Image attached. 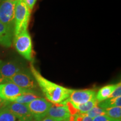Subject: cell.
<instances>
[{
	"label": "cell",
	"instance_id": "cell-1",
	"mask_svg": "<svg viewBox=\"0 0 121 121\" xmlns=\"http://www.w3.org/2000/svg\"><path fill=\"white\" fill-rule=\"evenodd\" d=\"M30 70L48 102L52 104H60L69 99L72 89L62 86L44 78L33 63H30Z\"/></svg>",
	"mask_w": 121,
	"mask_h": 121
},
{
	"label": "cell",
	"instance_id": "cell-2",
	"mask_svg": "<svg viewBox=\"0 0 121 121\" xmlns=\"http://www.w3.org/2000/svg\"><path fill=\"white\" fill-rule=\"evenodd\" d=\"M31 10L24 0L17 1L15 11L14 35L28 30Z\"/></svg>",
	"mask_w": 121,
	"mask_h": 121
},
{
	"label": "cell",
	"instance_id": "cell-3",
	"mask_svg": "<svg viewBox=\"0 0 121 121\" xmlns=\"http://www.w3.org/2000/svg\"><path fill=\"white\" fill-rule=\"evenodd\" d=\"M13 41L15 49L22 56L28 60H33L32 41L28 30L14 35Z\"/></svg>",
	"mask_w": 121,
	"mask_h": 121
},
{
	"label": "cell",
	"instance_id": "cell-4",
	"mask_svg": "<svg viewBox=\"0 0 121 121\" xmlns=\"http://www.w3.org/2000/svg\"><path fill=\"white\" fill-rule=\"evenodd\" d=\"M6 82H11L21 88L26 90H35L38 87V84L30 69H25L16 73Z\"/></svg>",
	"mask_w": 121,
	"mask_h": 121
},
{
	"label": "cell",
	"instance_id": "cell-5",
	"mask_svg": "<svg viewBox=\"0 0 121 121\" xmlns=\"http://www.w3.org/2000/svg\"><path fill=\"white\" fill-rule=\"evenodd\" d=\"M52 103L43 98H39L26 104L32 117L39 121L45 117Z\"/></svg>",
	"mask_w": 121,
	"mask_h": 121
},
{
	"label": "cell",
	"instance_id": "cell-6",
	"mask_svg": "<svg viewBox=\"0 0 121 121\" xmlns=\"http://www.w3.org/2000/svg\"><path fill=\"white\" fill-rule=\"evenodd\" d=\"M16 2L11 1H2L0 2V22L13 29Z\"/></svg>",
	"mask_w": 121,
	"mask_h": 121
},
{
	"label": "cell",
	"instance_id": "cell-7",
	"mask_svg": "<svg viewBox=\"0 0 121 121\" xmlns=\"http://www.w3.org/2000/svg\"><path fill=\"white\" fill-rule=\"evenodd\" d=\"M29 90L21 88L11 82L2 83L0 84V97L4 101L13 102Z\"/></svg>",
	"mask_w": 121,
	"mask_h": 121
},
{
	"label": "cell",
	"instance_id": "cell-8",
	"mask_svg": "<svg viewBox=\"0 0 121 121\" xmlns=\"http://www.w3.org/2000/svg\"><path fill=\"white\" fill-rule=\"evenodd\" d=\"M96 91L92 89L73 90L68 100L75 107L96 99Z\"/></svg>",
	"mask_w": 121,
	"mask_h": 121
},
{
	"label": "cell",
	"instance_id": "cell-9",
	"mask_svg": "<svg viewBox=\"0 0 121 121\" xmlns=\"http://www.w3.org/2000/svg\"><path fill=\"white\" fill-rule=\"evenodd\" d=\"M2 107L13 113L22 121H28L34 118L29 110L26 104L5 101Z\"/></svg>",
	"mask_w": 121,
	"mask_h": 121
},
{
	"label": "cell",
	"instance_id": "cell-10",
	"mask_svg": "<svg viewBox=\"0 0 121 121\" xmlns=\"http://www.w3.org/2000/svg\"><path fill=\"white\" fill-rule=\"evenodd\" d=\"M25 68L23 65L15 61L2 62L0 64V77L4 81L12 78L16 73L22 71Z\"/></svg>",
	"mask_w": 121,
	"mask_h": 121
},
{
	"label": "cell",
	"instance_id": "cell-11",
	"mask_svg": "<svg viewBox=\"0 0 121 121\" xmlns=\"http://www.w3.org/2000/svg\"><path fill=\"white\" fill-rule=\"evenodd\" d=\"M46 116L55 121H59L68 118L71 116V114L66 104H52Z\"/></svg>",
	"mask_w": 121,
	"mask_h": 121
},
{
	"label": "cell",
	"instance_id": "cell-12",
	"mask_svg": "<svg viewBox=\"0 0 121 121\" xmlns=\"http://www.w3.org/2000/svg\"><path fill=\"white\" fill-rule=\"evenodd\" d=\"M13 37L14 29L0 22V45L4 47H10Z\"/></svg>",
	"mask_w": 121,
	"mask_h": 121
},
{
	"label": "cell",
	"instance_id": "cell-13",
	"mask_svg": "<svg viewBox=\"0 0 121 121\" xmlns=\"http://www.w3.org/2000/svg\"><path fill=\"white\" fill-rule=\"evenodd\" d=\"M117 86V84L108 85L104 86L98 91L96 95V99L98 103H100L108 99L113 91Z\"/></svg>",
	"mask_w": 121,
	"mask_h": 121
},
{
	"label": "cell",
	"instance_id": "cell-14",
	"mask_svg": "<svg viewBox=\"0 0 121 121\" xmlns=\"http://www.w3.org/2000/svg\"><path fill=\"white\" fill-rule=\"evenodd\" d=\"M40 98L38 93L35 90H29L26 93L19 96L16 99L13 101V102H16L18 103L28 104L34 100Z\"/></svg>",
	"mask_w": 121,
	"mask_h": 121
},
{
	"label": "cell",
	"instance_id": "cell-15",
	"mask_svg": "<svg viewBox=\"0 0 121 121\" xmlns=\"http://www.w3.org/2000/svg\"><path fill=\"white\" fill-rule=\"evenodd\" d=\"M98 105L100 108L104 109L112 108V107H121V97L109 98L98 103Z\"/></svg>",
	"mask_w": 121,
	"mask_h": 121
},
{
	"label": "cell",
	"instance_id": "cell-16",
	"mask_svg": "<svg viewBox=\"0 0 121 121\" xmlns=\"http://www.w3.org/2000/svg\"><path fill=\"white\" fill-rule=\"evenodd\" d=\"M99 103L96 99H93L92 100L86 103L80 104L76 106H75V108H76L78 110V114H85V113L88 112L92 108L95 106L98 105Z\"/></svg>",
	"mask_w": 121,
	"mask_h": 121
},
{
	"label": "cell",
	"instance_id": "cell-17",
	"mask_svg": "<svg viewBox=\"0 0 121 121\" xmlns=\"http://www.w3.org/2000/svg\"><path fill=\"white\" fill-rule=\"evenodd\" d=\"M0 121H22L13 113L6 108L2 107L0 109Z\"/></svg>",
	"mask_w": 121,
	"mask_h": 121
},
{
	"label": "cell",
	"instance_id": "cell-18",
	"mask_svg": "<svg viewBox=\"0 0 121 121\" xmlns=\"http://www.w3.org/2000/svg\"><path fill=\"white\" fill-rule=\"evenodd\" d=\"M105 116L115 119L121 120V107H112L105 109Z\"/></svg>",
	"mask_w": 121,
	"mask_h": 121
},
{
	"label": "cell",
	"instance_id": "cell-19",
	"mask_svg": "<svg viewBox=\"0 0 121 121\" xmlns=\"http://www.w3.org/2000/svg\"><path fill=\"white\" fill-rule=\"evenodd\" d=\"M85 116L93 119L94 118L100 116H105V112L104 109L100 108L98 105L95 106L93 108H92L88 112L85 113Z\"/></svg>",
	"mask_w": 121,
	"mask_h": 121
},
{
	"label": "cell",
	"instance_id": "cell-20",
	"mask_svg": "<svg viewBox=\"0 0 121 121\" xmlns=\"http://www.w3.org/2000/svg\"><path fill=\"white\" fill-rule=\"evenodd\" d=\"M121 96V82H119L117 84V86H116V89L113 91V93L112 94L110 95L108 99L109 98H115L120 97Z\"/></svg>",
	"mask_w": 121,
	"mask_h": 121
},
{
	"label": "cell",
	"instance_id": "cell-21",
	"mask_svg": "<svg viewBox=\"0 0 121 121\" xmlns=\"http://www.w3.org/2000/svg\"><path fill=\"white\" fill-rule=\"evenodd\" d=\"M93 121H121V120L111 118L107 116H100L94 118Z\"/></svg>",
	"mask_w": 121,
	"mask_h": 121
},
{
	"label": "cell",
	"instance_id": "cell-22",
	"mask_svg": "<svg viewBox=\"0 0 121 121\" xmlns=\"http://www.w3.org/2000/svg\"><path fill=\"white\" fill-rule=\"evenodd\" d=\"M75 121H93V119L85 116L84 114H77L75 115Z\"/></svg>",
	"mask_w": 121,
	"mask_h": 121
},
{
	"label": "cell",
	"instance_id": "cell-23",
	"mask_svg": "<svg viewBox=\"0 0 121 121\" xmlns=\"http://www.w3.org/2000/svg\"><path fill=\"white\" fill-rule=\"evenodd\" d=\"M24 1L27 4L30 10H31L34 8L35 4L37 2V0H24Z\"/></svg>",
	"mask_w": 121,
	"mask_h": 121
},
{
	"label": "cell",
	"instance_id": "cell-24",
	"mask_svg": "<svg viewBox=\"0 0 121 121\" xmlns=\"http://www.w3.org/2000/svg\"><path fill=\"white\" fill-rule=\"evenodd\" d=\"M39 121H55L53 119L51 118L47 117V116H45V117L43 118L40 119V120H39Z\"/></svg>",
	"mask_w": 121,
	"mask_h": 121
},
{
	"label": "cell",
	"instance_id": "cell-25",
	"mask_svg": "<svg viewBox=\"0 0 121 121\" xmlns=\"http://www.w3.org/2000/svg\"><path fill=\"white\" fill-rule=\"evenodd\" d=\"M4 102H5V101L2 98H1V97H0V109L2 108V106L4 105Z\"/></svg>",
	"mask_w": 121,
	"mask_h": 121
},
{
	"label": "cell",
	"instance_id": "cell-26",
	"mask_svg": "<svg viewBox=\"0 0 121 121\" xmlns=\"http://www.w3.org/2000/svg\"><path fill=\"white\" fill-rule=\"evenodd\" d=\"M19 0H2V1H11V2H17Z\"/></svg>",
	"mask_w": 121,
	"mask_h": 121
},
{
	"label": "cell",
	"instance_id": "cell-27",
	"mask_svg": "<svg viewBox=\"0 0 121 121\" xmlns=\"http://www.w3.org/2000/svg\"><path fill=\"white\" fill-rule=\"evenodd\" d=\"M4 78H1V77H0V84H2V83H3L4 82Z\"/></svg>",
	"mask_w": 121,
	"mask_h": 121
},
{
	"label": "cell",
	"instance_id": "cell-28",
	"mask_svg": "<svg viewBox=\"0 0 121 121\" xmlns=\"http://www.w3.org/2000/svg\"><path fill=\"white\" fill-rule=\"evenodd\" d=\"M38 121L36 120V119H35L34 118H33V119H30V120H29V121Z\"/></svg>",
	"mask_w": 121,
	"mask_h": 121
},
{
	"label": "cell",
	"instance_id": "cell-29",
	"mask_svg": "<svg viewBox=\"0 0 121 121\" xmlns=\"http://www.w3.org/2000/svg\"><path fill=\"white\" fill-rule=\"evenodd\" d=\"M2 0H0V2H2Z\"/></svg>",
	"mask_w": 121,
	"mask_h": 121
},
{
	"label": "cell",
	"instance_id": "cell-30",
	"mask_svg": "<svg viewBox=\"0 0 121 121\" xmlns=\"http://www.w3.org/2000/svg\"><path fill=\"white\" fill-rule=\"evenodd\" d=\"M1 60H0V64H1Z\"/></svg>",
	"mask_w": 121,
	"mask_h": 121
}]
</instances>
